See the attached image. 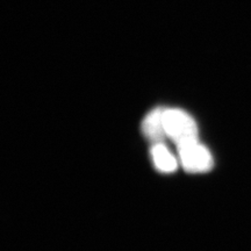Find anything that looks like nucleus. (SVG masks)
Segmentation results:
<instances>
[{
    "label": "nucleus",
    "instance_id": "f257e3e1",
    "mask_svg": "<svg viewBox=\"0 0 251 251\" xmlns=\"http://www.w3.org/2000/svg\"><path fill=\"white\" fill-rule=\"evenodd\" d=\"M163 121L166 136L175 142L178 148L198 142L197 124L186 112L177 108L164 109Z\"/></svg>",
    "mask_w": 251,
    "mask_h": 251
},
{
    "label": "nucleus",
    "instance_id": "f03ea898",
    "mask_svg": "<svg viewBox=\"0 0 251 251\" xmlns=\"http://www.w3.org/2000/svg\"><path fill=\"white\" fill-rule=\"evenodd\" d=\"M178 150H179L180 162L186 171L200 174V172L209 171L213 168L211 152L199 142L180 147Z\"/></svg>",
    "mask_w": 251,
    "mask_h": 251
},
{
    "label": "nucleus",
    "instance_id": "7ed1b4c3",
    "mask_svg": "<svg viewBox=\"0 0 251 251\" xmlns=\"http://www.w3.org/2000/svg\"><path fill=\"white\" fill-rule=\"evenodd\" d=\"M163 112H164V109L157 108L155 111L150 112L143 120V134L153 144L161 143L166 136L164 121H163Z\"/></svg>",
    "mask_w": 251,
    "mask_h": 251
},
{
    "label": "nucleus",
    "instance_id": "20e7f679",
    "mask_svg": "<svg viewBox=\"0 0 251 251\" xmlns=\"http://www.w3.org/2000/svg\"><path fill=\"white\" fill-rule=\"evenodd\" d=\"M151 153L153 162L158 170L170 174L177 169V162H176L174 155L166 149V147L162 142L153 144Z\"/></svg>",
    "mask_w": 251,
    "mask_h": 251
}]
</instances>
